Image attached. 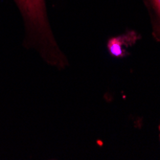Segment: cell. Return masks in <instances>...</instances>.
Here are the masks:
<instances>
[{"mask_svg":"<svg viewBox=\"0 0 160 160\" xmlns=\"http://www.w3.org/2000/svg\"><path fill=\"white\" fill-rule=\"evenodd\" d=\"M24 20L25 45L36 49L48 64L62 68L67 64L49 25L45 0H14Z\"/></svg>","mask_w":160,"mask_h":160,"instance_id":"1","label":"cell"},{"mask_svg":"<svg viewBox=\"0 0 160 160\" xmlns=\"http://www.w3.org/2000/svg\"><path fill=\"white\" fill-rule=\"evenodd\" d=\"M159 138H160V124H159Z\"/></svg>","mask_w":160,"mask_h":160,"instance_id":"4","label":"cell"},{"mask_svg":"<svg viewBox=\"0 0 160 160\" xmlns=\"http://www.w3.org/2000/svg\"><path fill=\"white\" fill-rule=\"evenodd\" d=\"M137 38V35L133 32H130L127 35H122L118 38H113L108 41V50L114 57H123L124 46L129 45V43H133Z\"/></svg>","mask_w":160,"mask_h":160,"instance_id":"2","label":"cell"},{"mask_svg":"<svg viewBox=\"0 0 160 160\" xmlns=\"http://www.w3.org/2000/svg\"><path fill=\"white\" fill-rule=\"evenodd\" d=\"M152 5L153 8V11L155 12V14L158 19V24H159V29H160V0H151Z\"/></svg>","mask_w":160,"mask_h":160,"instance_id":"3","label":"cell"}]
</instances>
